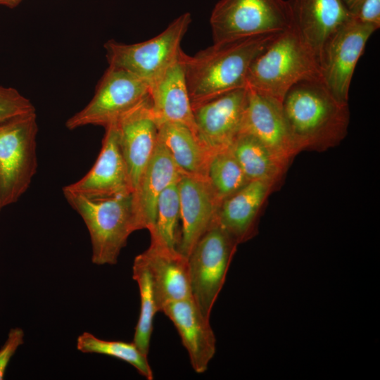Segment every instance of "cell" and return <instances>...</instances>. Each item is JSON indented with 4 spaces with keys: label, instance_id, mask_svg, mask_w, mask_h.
<instances>
[{
    "label": "cell",
    "instance_id": "obj_1",
    "mask_svg": "<svg viewBox=\"0 0 380 380\" xmlns=\"http://www.w3.org/2000/svg\"><path fill=\"white\" fill-rule=\"evenodd\" d=\"M282 109L299 152L325 151L338 145L347 134L348 103L338 101L321 81L294 85L284 96Z\"/></svg>",
    "mask_w": 380,
    "mask_h": 380
},
{
    "label": "cell",
    "instance_id": "obj_2",
    "mask_svg": "<svg viewBox=\"0 0 380 380\" xmlns=\"http://www.w3.org/2000/svg\"><path fill=\"white\" fill-rule=\"evenodd\" d=\"M278 34L213 44L194 56L184 54L192 108L226 92L246 87L249 67Z\"/></svg>",
    "mask_w": 380,
    "mask_h": 380
},
{
    "label": "cell",
    "instance_id": "obj_3",
    "mask_svg": "<svg viewBox=\"0 0 380 380\" xmlns=\"http://www.w3.org/2000/svg\"><path fill=\"white\" fill-rule=\"evenodd\" d=\"M321 81L319 64L290 28L279 33L251 63L246 87L279 102L296 84Z\"/></svg>",
    "mask_w": 380,
    "mask_h": 380
},
{
    "label": "cell",
    "instance_id": "obj_4",
    "mask_svg": "<svg viewBox=\"0 0 380 380\" xmlns=\"http://www.w3.org/2000/svg\"><path fill=\"white\" fill-rule=\"evenodd\" d=\"M70 205L82 218L89 233L91 261L113 265L129 235L139 230L132 193L102 199H89L63 191Z\"/></svg>",
    "mask_w": 380,
    "mask_h": 380
},
{
    "label": "cell",
    "instance_id": "obj_5",
    "mask_svg": "<svg viewBox=\"0 0 380 380\" xmlns=\"http://www.w3.org/2000/svg\"><path fill=\"white\" fill-rule=\"evenodd\" d=\"M36 112L0 125V202L15 203L29 188L37 169Z\"/></svg>",
    "mask_w": 380,
    "mask_h": 380
},
{
    "label": "cell",
    "instance_id": "obj_6",
    "mask_svg": "<svg viewBox=\"0 0 380 380\" xmlns=\"http://www.w3.org/2000/svg\"><path fill=\"white\" fill-rule=\"evenodd\" d=\"M191 23L184 13L160 34L139 43L127 44L110 39L104 44L110 66L129 72L149 86L179 57L181 42Z\"/></svg>",
    "mask_w": 380,
    "mask_h": 380
},
{
    "label": "cell",
    "instance_id": "obj_7",
    "mask_svg": "<svg viewBox=\"0 0 380 380\" xmlns=\"http://www.w3.org/2000/svg\"><path fill=\"white\" fill-rule=\"evenodd\" d=\"M210 25L214 44L279 34L291 27L286 0H220Z\"/></svg>",
    "mask_w": 380,
    "mask_h": 380
},
{
    "label": "cell",
    "instance_id": "obj_8",
    "mask_svg": "<svg viewBox=\"0 0 380 380\" xmlns=\"http://www.w3.org/2000/svg\"><path fill=\"white\" fill-rule=\"evenodd\" d=\"M239 244L216 222L186 258L192 298L210 318Z\"/></svg>",
    "mask_w": 380,
    "mask_h": 380
},
{
    "label": "cell",
    "instance_id": "obj_9",
    "mask_svg": "<svg viewBox=\"0 0 380 380\" xmlns=\"http://www.w3.org/2000/svg\"><path fill=\"white\" fill-rule=\"evenodd\" d=\"M149 89L146 82L129 72L108 65L91 100L68 119L65 126L72 130L89 125L106 128L115 124L148 99Z\"/></svg>",
    "mask_w": 380,
    "mask_h": 380
},
{
    "label": "cell",
    "instance_id": "obj_10",
    "mask_svg": "<svg viewBox=\"0 0 380 380\" xmlns=\"http://www.w3.org/2000/svg\"><path fill=\"white\" fill-rule=\"evenodd\" d=\"M378 29L353 19L327 42L319 67L322 83L339 101L348 103L350 86L358 60Z\"/></svg>",
    "mask_w": 380,
    "mask_h": 380
},
{
    "label": "cell",
    "instance_id": "obj_11",
    "mask_svg": "<svg viewBox=\"0 0 380 380\" xmlns=\"http://www.w3.org/2000/svg\"><path fill=\"white\" fill-rule=\"evenodd\" d=\"M248 89H234L193 107L196 134L210 152L229 148L241 131Z\"/></svg>",
    "mask_w": 380,
    "mask_h": 380
},
{
    "label": "cell",
    "instance_id": "obj_12",
    "mask_svg": "<svg viewBox=\"0 0 380 380\" xmlns=\"http://www.w3.org/2000/svg\"><path fill=\"white\" fill-rule=\"evenodd\" d=\"M102 146L91 169L78 181L63 187L89 199H102L133 192L115 125L106 128Z\"/></svg>",
    "mask_w": 380,
    "mask_h": 380
},
{
    "label": "cell",
    "instance_id": "obj_13",
    "mask_svg": "<svg viewBox=\"0 0 380 380\" xmlns=\"http://www.w3.org/2000/svg\"><path fill=\"white\" fill-rule=\"evenodd\" d=\"M291 29L313 55L318 64L324 45L353 19L342 0H286Z\"/></svg>",
    "mask_w": 380,
    "mask_h": 380
},
{
    "label": "cell",
    "instance_id": "obj_14",
    "mask_svg": "<svg viewBox=\"0 0 380 380\" xmlns=\"http://www.w3.org/2000/svg\"><path fill=\"white\" fill-rule=\"evenodd\" d=\"M248 101L241 132L253 136L285 165L299 151L282 109V103L248 88Z\"/></svg>",
    "mask_w": 380,
    "mask_h": 380
},
{
    "label": "cell",
    "instance_id": "obj_15",
    "mask_svg": "<svg viewBox=\"0 0 380 380\" xmlns=\"http://www.w3.org/2000/svg\"><path fill=\"white\" fill-rule=\"evenodd\" d=\"M181 236L177 251L186 258L215 222L221 203L205 177L182 173L177 182Z\"/></svg>",
    "mask_w": 380,
    "mask_h": 380
},
{
    "label": "cell",
    "instance_id": "obj_16",
    "mask_svg": "<svg viewBox=\"0 0 380 380\" xmlns=\"http://www.w3.org/2000/svg\"><path fill=\"white\" fill-rule=\"evenodd\" d=\"M115 125L134 191L158 142V124L151 111L150 98L123 115Z\"/></svg>",
    "mask_w": 380,
    "mask_h": 380
},
{
    "label": "cell",
    "instance_id": "obj_17",
    "mask_svg": "<svg viewBox=\"0 0 380 380\" xmlns=\"http://www.w3.org/2000/svg\"><path fill=\"white\" fill-rule=\"evenodd\" d=\"M161 312L177 330L194 370L204 373L216 351V338L210 318L203 315L192 298L169 303Z\"/></svg>",
    "mask_w": 380,
    "mask_h": 380
},
{
    "label": "cell",
    "instance_id": "obj_18",
    "mask_svg": "<svg viewBox=\"0 0 380 380\" xmlns=\"http://www.w3.org/2000/svg\"><path fill=\"white\" fill-rule=\"evenodd\" d=\"M184 54L182 51L177 60L150 84L151 108L158 125L178 122L196 134L186 79Z\"/></svg>",
    "mask_w": 380,
    "mask_h": 380
},
{
    "label": "cell",
    "instance_id": "obj_19",
    "mask_svg": "<svg viewBox=\"0 0 380 380\" xmlns=\"http://www.w3.org/2000/svg\"><path fill=\"white\" fill-rule=\"evenodd\" d=\"M277 183L252 180L235 194L223 200L215 222L239 244L257 233L261 208Z\"/></svg>",
    "mask_w": 380,
    "mask_h": 380
},
{
    "label": "cell",
    "instance_id": "obj_20",
    "mask_svg": "<svg viewBox=\"0 0 380 380\" xmlns=\"http://www.w3.org/2000/svg\"><path fill=\"white\" fill-rule=\"evenodd\" d=\"M182 172L158 140L155 151L132 192L133 208L139 230L154 224L156 205L161 193L177 182Z\"/></svg>",
    "mask_w": 380,
    "mask_h": 380
},
{
    "label": "cell",
    "instance_id": "obj_21",
    "mask_svg": "<svg viewBox=\"0 0 380 380\" xmlns=\"http://www.w3.org/2000/svg\"><path fill=\"white\" fill-rule=\"evenodd\" d=\"M140 255L149 270L158 312L169 303L192 298L185 257L152 242Z\"/></svg>",
    "mask_w": 380,
    "mask_h": 380
},
{
    "label": "cell",
    "instance_id": "obj_22",
    "mask_svg": "<svg viewBox=\"0 0 380 380\" xmlns=\"http://www.w3.org/2000/svg\"><path fill=\"white\" fill-rule=\"evenodd\" d=\"M158 140L182 173L205 177L212 154L189 127L178 122L160 123Z\"/></svg>",
    "mask_w": 380,
    "mask_h": 380
},
{
    "label": "cell",
    "instance_id": "obj_23",
    "mask_svg": "<svg viewBox=\"0 0 380 380\" xmlns=\"http://www.w3.org/2000/svg\"><path fill=\"white\" fill-rule=\"evenodd\" d=\"M229 148L250 181L277 183L287 168L270 149L246 132H241Z\"/></svg>",
    "mask_w": 380,
    "mask_h": 380
},
{
    "label": "cell",
    "instance_id": "obj_24",
    "mask_svg": "<svg viewBox=\"0 0 380 380\" xmlns=\"http://www.w3.org/2000/svg\"><path fill=\"white\" fill-rule=\"evenodd\" d=\"M177 182L168 186L160 195L156 205L154 224L148 231L151 242L177 252L181 236Z\"/></svg>",
    "mask_w": 380,
    "mask_h": 380
},
{
    "label": "cell",
    "instance_id": "obj_25",
    "mask_svg": "<svg viewBox=\"0 0 380 380\" xmlns=\"http://www.w3.org/2000/svg\"><path fill=\"white\" fill-rule=\"evenodd\" d=\"M132 277L137 283L140 295V312L133 343L148 356L153 329V319L158 310L149 270L140 254L134 260Z\"/></svg>",
    "mask_w": 380,
    "mask_h": 380
},
{
    "label": "cell",
    "instance_id": "obj_26",
    "mask_svg": "<svg viewBox=\"0 0 380 380\" xmlns=\"http://www.w3.org/2000/svg\"><path fill=\"white\" fill-rule=\"evenodd\" d=\"M76 346L77 349L84 353H96L119 359L131 365L146 379H153L147 355L133 341L103 340L89 332H84L77 337Z\"/></svg>",
    "mask_w": 380,
    "mask_h": 380
},
{
    "label": "cell",
    "instance_id": "obj_27",
    "mask_svg": "<svg viewBox=\"0 0 380 380\" xmlns=\"http://www.w3.org/2000/svg\"><path fill=\"white\" fill-rule=\"evenodd\" d=\"M205 177L220 202L250 182L229 148L211 155Z\"/></svg>",
    "mask_w": 380,
    "mask_h": 380
},
{
    "label": "cell",
    "instance_id": "obj_28",
    "mask_svg": "<svg viewBox=\"0 0 380 380\" xmlns=\"http://www.w3.org/2000/svg\"><path fill=\"white\" fill-rule=\"evenodd\" d=\"M33 112L36 111L32 102L18 90L0 86V125Z\"/></svg>",
    "mask_w": 380,
    "mask_h": 380
},
{
    "label": "cell",
    "instance_id": "obj_29",
    "mask_svg": "<svg viewBox=\"0 0 380 380\" xmlns=\"http://www.w3.org/2000/svg\"><path fill=\"white\" fill-rule=\"evenodd\" d=\"M25 333L20 327L11 328L6 341L0 348V380L4 378L6 368L18 348L24 343Z\"/></svg>",
    "mask_w": 380,
    "mask_h": 380
},
{
    "label": "cell",
    "instance_id": "obj_30",
    "mask_svg": "<svg viewBox=\"0 0 380 380\" xmlns=\"http://www.w3.org/2000/svg\"><path fill=\"white\" fill-rule=\"evenodd\" d=\"M354 20L363 24L380 27V0H360L352 12Z\"/></svg>",
    "mask_w": 380,
    "mask_h": 380
},
{
    "label": "cell",
    "instance_id": "obj_31",
    "mask_svg": "<svg viewBox=\"0 0 380 380\" xmlns=\"http://www.w3.org/2000/svg\"><path fill=\"white\" fill-rule=\"evenodd\" d=\"M349 11L352 12L355 10L360 0H342Z\"/></svg>",
    "mask_w": 380,
    "mask_h": 380
},
{
    "label": "cell",
    "instance_id": "obj_32",
    "mask_svg": "<svg viewBox=\"0 0 380 380\" xmlns=\"http://www.w3.org/2000/svg\"><path fill=\"white\" fill-rule=\"evenodd\" d=\"M22 0H0V5L9 8H14L18 5Z\"/></svg>",
    "mask_w": 380,
    "mask_h": 380
},
{
    "label": "cell",
    "instance_id": "obj_33",
    "mask_svg": "<svg viewBox=\"0 0 380 380\" xmlns=\"http://www.w3.org/2000/svg\"><path fill=\"white\" fill-rule=\"evenodd\" d=\"M3 207L1 206V202H0V211Z\"/></svg>",
    "mask_w": 380,
    "mask_h": 380
}]
</instances>
